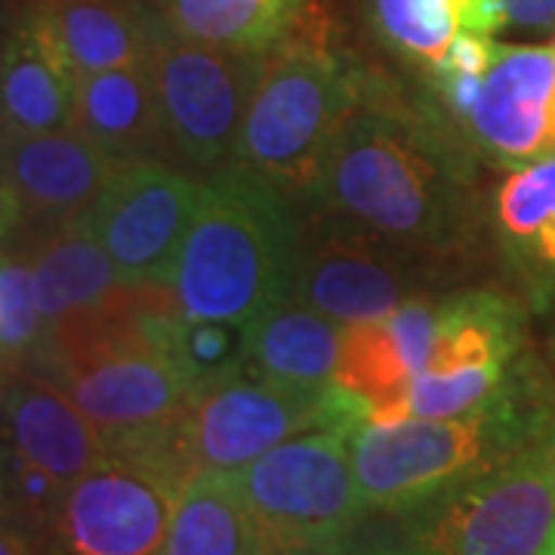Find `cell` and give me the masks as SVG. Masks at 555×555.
<instances>
[{"label": "cell", "instance_id": "1", "mask_svg": "<svg viewBox=\"0 0 555 555\" xmlns=\"http://www.w3.org/2000/svg\"><path fill=\"white\" fill-rule=\"evenodd\" d=\"M299 210H331L454 266L476 241L473 164L436 112L401 100L367 68L361 102L339 130Z\"/></svg>", "mask_w": 555, "mask_h": 555}, {"label": "cell", "instance_id": "2", "mask_svg": "<svg viewBox=\"0 0 555 555\" xmlns=\"http://www.w3.org/2000/svg\"><path fill=\"white\" fill-rule=\"evenodd\" d=\"M299 222L294 201L238 164L204 179L198 214L170 278L179 312L247 331L291 297Z\"/></svg>", "mask_w": 555, "mask_h": 555}, {"label": "cell", "instance_id": "3", "mask_svg": "<svg viewBox=\"0 0 555 555\" xmlns=\"http://www.w3.org/2000/svg\"><path fill=\"white\" fill-rule=\"evenodd\" d=\"M516 383L518 361L503 392L476 414L358 426L349 441L367 516H411L426 509L555 433V408L521 396Z\"/></svg>", "mask_w": 555, "mask_h": 555}, {"label": "cell", "instance_id": "4", "mask_svg": "<svg viewBox=\"0 0 555 555\" xmlns=\"http://www.w3.org/2000/svg\"><path fill=\"white\" fill-rule=\"evenodd\" d=\"M364 80L367 65L334 43L315 0L266 60L241 127L235 164L272 182L299 207L361 102Z\"/></svg>", "mask_w": 555, "mask_h": 555}, {"label": "cell", "instance_id": "5", "mask_svg": "<svg viewBox=\"0 0 555 555\" xmlns=\"http://www.w3.org/2000/svg\"><path fill=\"white\" fill-rule=\"evenodd\" d=\"M352 433L315 429L232 473L262 555H343L364 528Z\"/></svg>", "mask_w": 555, "mask_h": 555}, {"label": "cell", "instance_id": "6", "mask_svg": "<svg viewBox=\"0 0 555 555\" xmlns=\"http://www.w3.org/2000/svg\"><path fill=\"white\" fill-rule=\"evenodd\" d=\"M291 297L337 324L379 321L426 297L451 266L331 210H299Z\"/></svg>", "mask_w": 555, "mask_h": 555}, {"label": "cell", "instance_id": "7", "mask_svg": "<svg viewBox=\"0 0 555 555\" xmlns=\"http://www.w3.org/2000/svg\"><path fill=\"white\" fill-rule=\"evenodd\" d=\"M269 53L222 50L164 28L149 60L170 164L207 179L232 167Z\"/></svg>", "mask_w": 555, "mask_h": 555}, {"label": "cell", "instance_id": "8", "mask_svg": "<svg viewBox=\"0 0 555 555\" xmlns=\"http://www.w3.org/2000/svg\"><path fill=\"white\" fill-rule=\"evenodd\" d=\"M358 426L364 408L337 383L309 392L241 374L195 392L182 416V451L192 473H238L291 438Z\"/></svg>", "mask_w": 555, "mask_h": 555}, {"label": "cell", "instance_id": "9", "mask_svg": "<svg viewBox=\"0 0 555 555\" xmlns=\"http://www.w3.org/2000/svg\"><path fill=\"white\" fill-rule=\"evenodd\" d=\"M411 518L441 555H543L555 534V433Z\"/></svg>", "mask_w": 555, "mask_h": 555}, {"label": "cell", "instance_id": "10", "mask_svg": "<svg viewBox=\"0 0 555 555\" xmlns=\"http://www.w3.org/2000/svg\"><path fill=\"white\" fill-rule=\"evenodd\" d=\"M201 192L204 179L167 160H120L83 214L115 262L120 284H170Z\"/></svg>", "mask_w": 555, "mask_h": 555}, {"label": "cell", "instance_id": "11", "mask_svg": "<svg viewBox=\"0 0 555 555\" xmlns=\"http://www.w3.org/2000/svg\"><path fill=\"white\" fill-rule=\"evenodd\" d=\"M100 429L105 451L155 436L185 416L195 386L177 358L152 343H105L43 371Z\"/></svg>", "mask_w": 555, "mask_h": 555}, {"label": "cell", "instance_id": "12", "mask_svg": "<svg viewBox=\"0 0 555 555\" xmlns=\"http://www.w3.org/2000/svg\"><path fill=\"white\" fill-rule=\"evenodd\" d=\"M182 481L127 456H105L65 488L50 555H158Z\"/></svg>", "mask_w": 555, "mask_h": 555}, {"label": "cell", "instance_id": "13", "mask_svg": "<svg viewBox=\"0 0 555 555\" xmlns=\"http://www.w3.org/2000/svg\"><path fill=\"white\" fill-rule=\"evenodd\" d=\"M466 137L506 167L555 155V50L496 43Z\"/></svg>", "mask_w": 555, "mask_h": 555}, {"label": "cell", "instance_id": "14", "mask_svg": "<svg viewBox=\"0 0 555 555\" xmlns=\"http://www.w3.org/2000/svg\"><path fill=\"white\" fill-rule=\"evenodd\" d=\"M0 444L65 485L105 460L100 429L40 371H16L0 389Z\"/></svg>", "mask_w": 555, "mask_h": 555}, {"label": "cell", "instance_id": "15", "mask_svg": "<svg viewBox=\"0 0 555 555\" xmlns=\"http://www.w3.org/2000/svg\"><path fill=\"white\" fill-rule=\"evenodd\" d=\"M0 142L25 229L83 217L120 164L72 127L50 133H3Z\"/></svg>", "mask_w": 555, "mask_h": 555}, {"label": "cell", "instance_id": "16", "mask_svg": "<svg viewBox=\"0 0 555 555\" xmlns=\"http://www.w3.org/2000/svg\"><path fill=\"white\" fill-rule=\"evenodd\" d=\"M72 78L149 65L167 22L152 0H28Z\"/></svg>", "mask_w": 555, "mask_h": 555}, {"label": "cell", "instance_id": "17", "mask_svg": "<svg viewBox=\"0 0 555 555\" xmlns=\"http://www.w3.org/2000/svg\"><path fill=\"white\" fill-rule=\"evenodd\" d=\"M75 78L50 31L28 3H16L0 31L3 133H50L72 127Z\"/></svg>", "mask_w": 555, "mask_h": 555}, {"label": "cell", "instance_id": "18", "mask_svg": "<svg viewBox=\"0 0 555 555\" xmlns=\"http://www.w3.org/2000/svg\"><path fill=\"white\" fill-rule=\"evenodd\" d=\"M72 130L115 160H167V137L149 65L75 78Z\"/></svg>", "mask_w": 555, "mask_h": 555}, {"label": "cell", "instance_id": "19", "mask_svg": "<svg viewBox=\"0 0 555 555\" xmlns=\"http://www.w3.org/2000/svg\"><path fill=\"white\" fill-rule=\"evenodd\" d=\"M20 241L31 259L47 331L100 309L120 287L115 262L83 217L25 229Z\"/></svg>", "mask_w": 555, "mask_h": 555}, {"label": "cell", "instance_id": "20", "mask_svg": "<svg viewBox=\"0 0 555 555\" xmlns=\"http://www.w3.org/2000/svg\"><path fill=\"white\" fill-rule=\"evenodd\" d=\"M343 327L287 297L244 331V374L287 389H331Z\"/></svg>", "mask_w": 555, "mask_h": 555}, {"label": "cell", "instance_id": "21", "mask_svg": "<svg viewBox=\"0 0 555 555\" xmlns=\"http://www.w3.org/2000/svg\"><path fill=\"white\" fill-rule=\"evenodd\" d=\"M525 343L521 309L494 291H463L438 299L433 352L423 371H509Z\"/></svg>", "mask_w": 555, "mask_h": 555}, {"label": "cell", "instance_id": "22", "mask_svg": "<svg viewBox=\"0 0 555 555\" xmlns=\"http://www.w3.org/2000/svg\"><path fill=\"white\" fill-rule=\"evenodd\" d=\"M414 379L416 374L386 318L343 327L334 383L364 408L367 426H396L411 420Z\"/></svg>", "mask_w": 555, "mask_h": 555}, {"label": "cell", "instance_id": "23", "mask_svg": "<svg viewBox=\"0 0 555 555\" xmlns=\"http://www.w3.org/2000/svg\"><path fill=\"white\" fill-rule=\"evenodd\" d=\"M158 555H262L232 473H195L182 485Z\"/></svg>", "mask_w": 555, "mask_h": 555}, {"label": "cell", "instance_id": "24", "mask_svg": "<svg viewBox=\"0 0 555 555\" xmlns=\"http://www.w3.org/2000/svg\"><path fill=\"white\" fill-rule=\"evenodd\" d=\"M315 0H155L167 28L241 53H272Z\"/></svg>", "mask_w": 555, "mask_h": 555}, {"label": "cell", "instance_id": "25", "mask_svg": "<svg viewBox=\"0 0 555 555\" xmlns=\"http://www.w3.org/2000/svg\"><path fill=\"white\" fill-rule=\"evenodd\" d=\"M503 238L525 259L555 269V155L518 167L494 201Z\"/></svg>", "mask_w": 555, "mask_h": 555}, {"label": "cell", "instance_id": "26", "mask_svg": "<svg viewBox=\"0 0 555 555\" xmlns=\"http://www.w3.org/2000/svg\"><path fill=\"white\" fill-rule=\"evenodd\" d=\"M47 321L40 315L31 259L22 241L0 247V364L7 374L35 371L47 356Z\"/></svg>", "mask_w": 555, "mask_h": 555}, {"label": "cell", "instance_id": "27", "mask_svg": "<svg viewBox=\"0 0 555 555\" xmlns=\"http://www.w3.org/2000/svg\"><path fill=\"white\" fill-rule=\"evenodd\" d=\"M377 38L401 60L436 65L460 35L451 0H367Z\"/></svg>", "mask_w": 555, "mask_h": 555}, {"label": "cell", "instance_id": "28", "mask_svg": "<svg viewBox=\"0 0 555 555\" xmlns=\"http://www.w3.org/2000/svg\"><path fill=\"white\" fill-rule=\"evenodd\" d=\"M177 364L189 374L195 392L219 379L244 374V331L225 321H182L177 337Z\"/></svg>", "mask_w": 555, "mask_h": 555}, {"label": "cell", "instance_id": "29", "mask_svg": "<svg viewBox=\"0 0 555 555\" xmlns=\"http://www.w3.org/2000/svg\"><path fill=\"white\" fill-rule=\"evenodd\" d=\"M3 448V444H0ZM65 481L50 476L35 463L10 454L3 448V496H7V513L20 518L31 531H38L50 540V525L56 518L62 496H65Z\"/></svg>", "mask_w": 555, "mask_h": 555}, {"label": "cell", "instance_id": "30", "mask_svg": "<svg viewBox=\"0 0 555 555\" xmlns=\"http://www.w3.org/2000/svg\"><path fill=\"white\" fill-rule=\"evenodd\" d=\"M343 555H441L411 516H377L364 521Z\"/></svg>", "mask_w": 555, "mask_h": 555}, {"label": "cell", "instance_id": "31", "mask_svg": "<svg viewBox=\"0 0 555 555\" xmlns=\"http://www.w3.org/2000/svg\"><path fill=\"white\" fill-rule=\"evenodd\" d=\"M392 334H396L401 352L408 358L411 371L416 377L423 374L429 352H433V339H436V321H438V299L436 294L414 297L401 302L392 315L386 318Z\"/></svg>", "mask_w": 555, "mask_h": 555}, {"label": "cell", "instance_id": "32", "mask_svg": "<svg viewBox=\"0 0 555 555\" xmlns=\"http://www.w3.org/2000/svg\"><path fill=\"white\" fill-rule=\"evenodd\" d=\"M496 56V40L485 35H456L451 47L444 50V56L433 68H448V72H463V75H478L485 78L491 62Z\"/></svg>", "mask_w": 555, "mask_h": 555}, {"label": "cell", "instance_id": "33", "mask_svg": "<svg viewBox=\"0 0 555 555\" xmlns=\"http://www.w3.org/2000/svg\"><path fill=\"white\" fill-rule=\"evenodd\" d=\"M22 232H25V214H22L20 195H16V185H13L10 167H7V155H3V142H0V247L20 241Z\"/></svg>", "mask_w": 555, "mask_h": 555}, {"label": "cell", "instance_id": "34", "mask_svg": "<svg viewBox=\"0 0 555 555\" xmlns=\"http://www.w3.org/2000/svg\"><path fill=\"white\" fill-rule=\"evenodd\" d=\"M506 25L528 28V31H550L555 28V0H496Z\"/></svg>", "mask_w": 555, "mask_h": 555}, {"label": "cell", "instance_id": "35", "mask_svg": "<svg viewBox=\"0 0 555 555\" xmlns=\"http://www.w3.org/2000/svg\"><path fill=\"white\" fill-rule=\"evenodd\" d=\"M0 555H50V540L10 513L0 516Z\"/></svg>", "mask_w": 555, "mask_h": 555}, {"label": "cell", "instance_id": "36", "mask_svg": "<svg viewBox=\"0 0 555 555\" xmlns=\"http://www.w3.org/2000/svg\"><path fill=\"white\" fill-rule=\"evenodd\" d=\"M7 513V496H3V448H0V516Z\"/></svg>", "mask_w": 555, "mask_h": 555}, {"label": "cell", "instance_id": "37", "mask_svg": "<svg viewBox=\"0 0 555 555\" xmlns=\"http://www.w3.org/2000/svg\"><path fill=\"white\" fill-rule=\"evenodd\" d=\"M543 555H555V534H553V540H550V546L543 550Z\"/></svg>", "mask_w": 555, "mask_h": 555}, {"label": "cell", "instance_id": "38", "mask_svg": "<svg viewBox=\"0 0 555 555\" xmlns=\"http://www.w3.org/2000/svg\"><path fill=\"white\" fill-rule=\"evenodd\" d=\"M7 377H10V374H7V371H3V364H0V389H3V383H7Z\"/></svg>", "mask_w": 555, "mask_h": 555}, {"label": "cell", "instance_id": "39", "mask_svg": "<svg viewBox=\"0 0 555 555\" xmlns=\"http://www.w3.org/2000/svg\"><path fill=\"white\" fill-rule=\"evenodd\" d=\"M0 133H3V115H0Z\"/></svg>", "mask_w": 555, "mask_h": 555}, {"label": "cell", "instance_id": "40", "mask_svg": "<svg viewBox=\"0 0 555 555\" xmlns=\"http://www.w3.org/2000/svg\"><path fill=\"white\" fill-rule=\"evenodd\" d=\"M553 50H555V43H553Z\"/></svg>", "mask_w": 555, "mask_h": 555}, {"label": "cell", "instance_id": "41", "mask_svg": "<svg viewBox=\"0 0 555 555\" xmlns=\"http://www.w3.org/2000/svg\"><path fill=\"white\" fill-rule=\"evenodd\" d=\"M152 3H155V0H152Z\"/></svg>", "mask_w": 555, "mask_h": 555}]
</instances>
